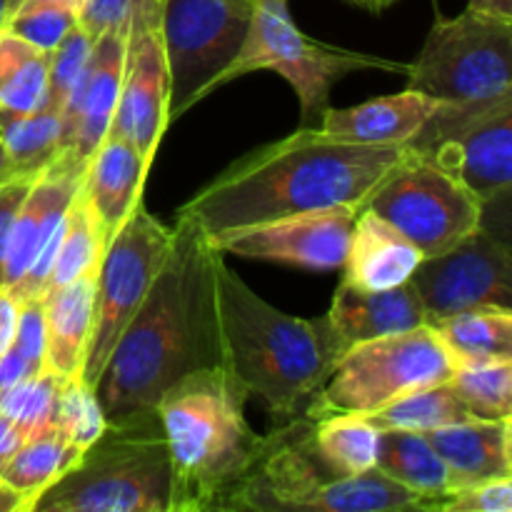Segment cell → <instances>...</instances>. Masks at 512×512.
Masks as SVG:
<instances>
[{
    "label": "cell",
    "mask_w": 512,
    "mask_h": 512,
    "mask_svg": "<svg viewBox=\"0 0 512 512\" xmlns=\"http://www.w3.org/2000/svg\"><path fill=\"white\" fill-rule=\"evenodd\" d=\"M218 255L208 233L180 213L168 258L95 383L105 418L153 413L180 378L223 365L215 305Z\"/></svg>",
    "instance_id": "6da1fadb"
},
{
    "label": "cell",
    "mask_w": 512,
    "mask_h": 512,
    "mask_svg": "<svg viewBox=\"0 0 512 512\" xmlns=\"http://www.w3.org/2000/svg\"><path fill=\"white\" fill-rule=\"evenodd\" d=\"M405 145L343 143L318 128L260 145L195 193L178 213L213 235L288 215L363 208Z\"/></svg>",
    "instance_id": "7a4b0ae2"
},
{
    "label": "cell",
    "mask_w": 512,
    "mask_h": 512,
    "mask_svg": "<svg viewBox=\"0 0 512 512\" xmlns=\"http://www.w3.org/2000/svg\"><path fill=\"white\" fill-rule=\"evenodd\" d=\"M223 365L278 425L300 418L345 353L328 315L293 318L260 298L225 255L215 260Z\"/></svg>",
    "instance_id": "3957f363"
},
{
    "label": "cell",
    "mask_w": 512,
    "mask_h": 512,
    "mask_svg": "<svg viewBox=\"0 0 512 512\" xmlns=\"http://www.w3.org/2000/svg\"><path fill=\"white\" fill-rule=\"evenodd\" d=\"M248 398L225 365L185 375L165 390L155 410L173 468L170 512L225 510L268 443L245 420Z\"/></svg>",
    "instance_id": "277c9868"
},
{
    "label": "cell",
    "mask_w": 512,
    "mask_h": 512,
    "mask_svg": "<svg viewBox=\"0 0 512 512\" xmlns=\"http://www.w3.org/2000/svg\"><path fill=\"white\" fill-rule=\"evenodd\" d=\"M173 468L158 410L108 420L103 435L30 512H170Z\"/></svg>",
    "instance_id": "5b68a950"
},
{
    "label": "cell",
    "mask_w": 512,
    "mask_h": 512,
    "mask_svg": "<svg viewBox=\"0 0 512 512\" xmlns=\"http://www.w3.org/2000/svg\"><path fill=\"white\" fill-rule=\"evenodd\" d=\"M313 420L305 415L278 425L225 510L255 512H395L420 510L423 500L380 470L360 475L330 473L310 448Z\"/></svg>",
    "instance_id": "8992f818"
},
{
    "label": "cell",
    "mask_w": 512,
    "mask_h": 512,
    "mask_svg": "<svg viewBox=\"0 0 512 512\" xmlns=\"http://www.w3.org/2000/svg\"><path fill=\"white\" fill-rule=\"evenodd\" d=\"M365 68L408 73V65L308 38L295 25L288 0H255L248 38L233 63L215 78L213 90L243 75L273 70L298 93L300 128H320V120L330 108V88L345 75Z\"/></svg>",
    "instance_id": "52a82bcc"
},
{
    "label": "cell",
    "mask_w": 512,
    "mask_h": 512,
    "mask_svg": "<svg viewBox=\"0 0 512 512\" xmlns=\"http://www.w3.org/2000/svg\"><path fill=\"white\" fill-rule=\"evenodd\" d=\"M455 360L440 343L433 325L365 340L340 355L338 365L313 395L305 418L325 415H370L410 393L448 383Z\"/></svg>",
    "instance_id": "ba28073f"
},
{
    "label": "cell",
    "mask_w": 512,
    "mask_h": 512,
    "mask_svg": "<svg viewBox=\"0 0 512 512\" xmlns=\"http://www.w3.org/2000/svg\"><path fill=\"white\" fill-rule=\"evenodd\" d=\"M410 88L438 103H493L512 95V18L465 8L430 28Z\"/></svg>",
    "instance_id": "9c48e42d"
},
{
    "label": "cell",
    "mask_w": 512,
    "mask_h": 512,
    "mask_svg": "<svg viewBox=\"0 0 512 512\" xmlns=\"http://www.w3.org/2000/svg\"><path fill=\"white\" fill-rule=\"evenodd\" d=\"M363 208L393 225L423 258L445 253L483 223V203L408 143Z\"/></svg>",
    "instance_id": "30bf717a"
},
{
    "label": "cell",
    "mask_w": 512,
    "mask_h": 512,
    "mask_svg": "<svg viewBox=\"0 0 512 512\" xmlns=\"http://www.w3.org/2000/svg\"><path fill=\"white\" fill-rule=\"evenodd\" d=\"M255 0H165L160 18L168 63V118L178 120L213 93L253 23Z\"/></svg>",
    "instance_id": "8fae6325"
},
{
    "label": "cell",
    "mask_w": 512,
    "mask_h": 512,
    "mask_svg": "<svg viewBox=\"0 0 512 512\" xmlns=\"http://www.w3.org/2000/svg\"><path fill=\"white\" fill-rule=\"evenodd\" d=\"M170 243L173 228L153 218V213L140 203L105 245L95 273L93 330L80 370V378L93 388L115 343L138 313L155 275L163 268Z\"/></svg>",
    "instance_id": "7c38bea8"
},
{
    "label": "cell",
    "mask_w": 512,
    "mask_h": 512,
    "mask_svg": "<svg viewBox=\"0 0 512 512\" xmlns=\"http://www.w3.org/2000/svg\"><path fill=\"white\" fill-rule=\"evenodd\" d=\"M408 145L483 205L510 195L512 95L493 103H438Z\"/></svg>",
    "instance_id": "4fadbf2b"
},
{
    "label": "cell",
    "mask_w": 512,
    "mask_h": 512,
    "mask_svg": "<svg viewBox=\"0 0 512 512\" xmlns=\"http://www.w3.org/2000/svg\"><path fill=\"white\" fill-rule=\"evenodd\" d=\"M430 325L478 308L512 310V253L498 230H478L445 253L423 258L410 275Z\"/></svg>",
    "instance_id": "5bb4252c"
},
{
    "label": "cell",
    "mask_w": 512,
    "mask_h": 512,
    "mask_svg": "<svg viewBox=\"0 0 512 512\" xmlns=\"http://www.w3.org/2000/svg\"><path fill=\"white\" fill-rule=\"evenodd\" d=\"M360 208H330L225 230L210 238L223 255L293 265L313 273L343 268Z\"/></svg>",
    "instance_id": "9a60e30c"
},
{
    "label": "cell",
    "mask_w": 512,
    "mask_h": 512,
    "mask_svg": "<svg viewBox=\"0 0 512 512\" xmlns=\"http://www.w3.org/2000/svg\"><path fill=\"white\" fill-rule=\"evenodd\" d=\"M168 123V63L160 30H148L128 38L123 88L110 130L130 140L153 165Z\"/></svg>",
    "instance_id": "2e32d148"
},
{
    "label": "cell",
    "mask_w": 512,
    "mask_h": 512,
    "mask_svg": "<svg viewBox=\"0 0 512 512\" xmlns=\"http://www.w3.org/2000/svg\"><path fill=\"white\" fill-rule=\"evenodd\" d=\"M128 38L118 33L98 35L88 65L63 108V150L88 163L113 125L123 88ZM60 150V153H63Z\"/></svg>",
    "instance_id": "e0dca14e"
},
{
    "label": "cell",
    "mask_w": 512,
    "mask_h": 512,
    "mask_svg": "<svg viewBox=\"0 0 512 512\" xmlns=\"http://www.w3.org/2000/svg\"><path fill=\"white\" fill-rule=\"evenodd\" d=\"M85 168H88L85 160L63 150L38 178L30 180V188L15 213L13 230H10L3 268L5 290L13 288L23 278L40 248L48 243L50 235L65 220L70 203L83 188Z\"/></svg>",
    "instance_id": "ac0fdd59"
},
{
    "label": "cell",
    "mask_w": 512,
    "mask_h": 512,
    "mask_svg": "<svg viewBox=\"0 0 512 512\" xmlns=\"http://www.w3.org/2000/svg\"><path fill=\"white\" fill-rule=\"evenodd\" d=\"M325 315L343 350L365 340L430 325L428 313L410 283L390 290H358L340 283Z\"/></svg>",
    "instance_id": "d6986e66"
},
{
    "label": "cell",
    "mask_w": 512,
    "mask_h": 512,
    "mask_svg": "<svg viewBox=\"0 0 512 512\" xmlns=\"http://www.w3.org/2000/svg\"><path fill=\"white\" fill-rule=\"evenodd\" d=\"M423 253L373 210H358L340 283L358 290H390L405 285Z\"/></svg>",
    "instance_id": "ffe728a7"
},
{
    "label": "cell",
    "mask_w": 512,
    "mask_h": 512,
    "mask_svg": "<svg viewBox=\"0 0 512 512\" xmlns=\"http://www.w3.org/2000/svg\"><path fill=\"white\" fill-rule=\"evenodd\" d=\"M148 170L150 163L138 153V148L113 130H108L98 150L90 155L83 193L88 195L108 240L143 203L140 193Z\"/></svg>",
    "instance_id": "44dd1931"
},
{
    "label": "cell",
    "mask_w": 512,
    "mask_h": 512,
    "mask_svg": "<svg viewBox=\"0 0 512 512\" xmlns=\"http://www.w3.org/2000/svg\"><path fill=\"white\" fill-rule=\"evenodd\" d=\"M435 105L438 100L408 88L353 108H328L318 130L343 143L405 145L418 135Z\"/></svg>",
    "instance_id": "7402d4cb"
},
{
    "label": "cell",
    "mask_w": 512,
    "mask_h": 512,
    "mask_svg": "<svg viewBox=\"0 0 512 512\" xmlns=\"http://www.w3.org/2000/svg\"><path fill=\"white\" fill-rule=\"evenodd\" d=\"M453 475V490L512 478V418L465 420L423 433Z\"/></svg>",
    "instance_id": "603a6c76"
},
{
    "label": "cell",
    "mask_w": 512,
    "mask_h": 512,
    "mask_svg": "<svg viewBox=\"0 0 512 512\" xmlns=\"http://www.w3.org/2000/svg\"><path fill=\"white\" fill-rule=\"evenodd\" d=\"M45 370L60 380L80 378L93 330L95 275L43 293Z\"/></svg>",
    "instance_id": "cb8c5ba5"
},
{
    "label": "cell",
    "mask_w": 512,
    "mask_h": 512,
    "mask_svg": "<svg viewBox=\"0 0 512 512\" xmlns=\"http://www.w3.org/2000/svg\"><path fill=\"white\" fill-rule=\"evenodd\" d=\"M375 470L388 475L403 488L413 490L423 500L420 505L423 512H430L435 500L453 490V475H450L448 465L423 433L380 430Z\"/></svg>",
    "instance_id": "d4e9b609"
},
{
    "label": "cell",
    "mask_w": 512,
    "mask_h": 512,
    "mask_svg": "<svg viewBox=\"0 0 512 512\" xmlns=\"http://www.w3.org/2000/svg\"><path fill=\"white\" fill-rule=\"evenodd\" d=\"M455 365L512 360V310L478 308L433 323Z\"/></svg>",
    "instance_id": "484cf974"
},
{
    "label": "cell",
    "mask_w": 512,
    "mask_h": 512,
    "mask_svg": "<svg viewBox=\"0 0 512 512\" xmlns=\"http://www.w3.org/2000/svg\"><path fill=\"white\" fill-rule=\"evenodd\" d=\"M378 445L380 428H375L365 415H325L313 420L310 428V448L320 463L338 478L373 470L378 460Z\"/></svg>",
    "instance_id": "4316f807"
},
{
    "label": "cell",
    "mask_w": 512,
    "mask_h": 512,
    "mask_svg": "<svg viewBox=\"0 0 512 512\" xmlns=\"http://www.w3.org/2000/svg\"><path fill=\"white\" fill-rule=\"evenodd\" d=\"M63 118L50 105L33 113L0 110V140L8 150L15 178H38L63 150Z\"/></svg>",
    "instance_id": "83f0119b"
},
{
    "label": "cell",
    "mask_w": 512,
    "mask_h": 512,
    "mask_svg": "<svg viewBox=\"0 0 512 512\" xmlns=\"http://www.w3.org/2000/svg\"><path fill=\"white\" fill-rule=\"evenodd\" d=\"M80 455L83 450L70 445L58 430L50 428L43 435H35L20 445L18 453L0 470V480L23 495L25 508L30 512L40 493L48 490L55 480L63 478L78 463Z\"/></svg>",
    "instance_id": "f1b7e54d"
},
{
    "label": "cell",
    "mask_w": 512,
    "mask_h": 512,
    "mask_svg": "<svg viewBox=\"0 0 512 512\" xmlns=\"http://www.w3.org/2000/svg\"><path fill=\"white\" fill-rule=\"evenodd\" d=\"M48 105V53L0 25V110L33 113Z\"/></svg>",
    "instance_id": "f546056e"
},
{
    "label": "cell",
    "mask_w": 512,
    "mask_h": 512,
    "mask_svg": "<svg viewBox=\"0 0 512 512\" xmlns=\"http://www.w3.org/2000/svg\"><path fill=\"white\" fill-rule=\"evenodd\" d=\"M105 245H108V238L103 233V225H100L88 195L80 188V193L75 195L68 213H65L63 235H60L53 270H50L48 288H60V285L98 273Z\"/></svg>",
    "instance_id": "4dcf8cb0"
},
{
    "label": "cell",
    "mask_w": 512,
    "mask_h": 512,
    "mask_svg": "<svg viewBox=\"0 0 512 512\" xmlns=\"http://www.w3.org/2000/svg\"><path fill=\"white\" fill-rule=\"evenodd\" d=\"M365 418L380 430H410V433H430V430L475 420L468 405L453 390L450 380L405 395Z\"/></svg>",
    "instance_id": "1f68e13d"
},
{
    "label": "cell",
    "mask_w": 512,
    "mask_h": 512,
    "mask_svg": "<svg viewBox=\"0 0 512 512\" xmlns=\"http://www.w3.org/2000/svg\"><path fill=\"white\" fill-rule=\"evenodd\" d=\"M450 385L475 420L512 418V360L458 365Z\"/></svg>",
    "instance_id": "d6a6232c"
},
{
    "label": "cell",
    "mask_w": 512,
    "mask_h": 512,
    "mask_svg": "<svg viewBox=\"0 0 512 512\" xmlns=\"http://www.w3.org/2000/svg\"><path fill=\"white\" fill-rule=\"evenodd\" d=\"M65 380L43 370L35 378L0 393V415L13 420L25 440L43 435L53 428L55 408H58V395Z\"/></svg>",
    "instance_id": "836d02e7"
},
{
    "label": "cell",
    "mask_w": 512,
    "mask_h": 512,
    "mask_svg": "<svg viewBox=\"0 0 512 512\" xmlns=\"http://www.w3.org/2000/svg\"><path fill=\"white\" fill-rule=\"evenodd\" d=\"M165 0H78V25L98 38L118 33L125 38L160 30Z\"/></svg>",
    "instance_id": "e575fe53"
},
{
    "label": "cell",
    "mask_w": 512,
    "mask_h": 512,
    "mask_svg": "<svg viewBox=\"0 0 512 512\" xmlns=\"http://www.w3.org/2000/svg\"><path fill=\"white\" fill-rule=\"evenodd\" d=\"M3 28L43 53H53L78 25V8L65 0H23L3 18Z\"/></svg>",
    "instance_id": "d590c367"
},
{
    "label": "cell",
    "mask_w": 512,
    "mask_h": 512,
    "mask_svg": "<svg viewBox=\"0 0 512 512\" xmlns=\"http://www.w3.org/2000/svg\"><path fill=\"white\" fill-rule=\"evenodd\" d=\"M105 425H108V418H105L93 385L85 383L83 378L65 380L58 395L53 428L70 445L85 453L103 435Z\"/></svg>",
    "instance_id": "8d00e7d4"
},
{
    "label": "cell",
    "mask_w": 512,
    "mask_h": 512,
    "mask_svg": "<svg viewBox=\"0 0 512 512\" xmlns=\"http://www.w3.org/2000/svg\"><path fill=\"white\" fill-rule=\"evenodd\" d=\"M95 38H90L80 25H75L68 35L58 43L53 53H48V105L63 115L70 93L78 85L90 53H93Z\"/></svg>",
    "instance_id": "74e56055"
},
{
    "label": "cell",
    "mask_w": 512,
    "mask_h": 512,
    "mask_svg": "<svg viewBox=\"0 0 512 512\" xmlns=\"http://www.w3.org/2000/svg\"><path fill=\"white\" fill-rule=\"evenodd\" d=\"M430 512H512V478L483 480L450 490Z\"/></svg>",
    "instance_id": "f35d334b"
},
{
    "label": "cell",
    "mask_w": 512,
    "mask_h": 512,
    "mask_svg": "<svg viewBox=\"0 0 512 512\" xmlns=\"http://www.w3.org/2000/svg\"><path fill=\"white\" fill-rule=\"evenodd\" d=\"M10 348L18 350L33 368L45 370V320L43 300L30 298L20 303L18 325Z\"/></svg>",
    "instance_id": "ab89813d"
},
{
    "label": "cell",
    "mask_w": 512,
    "mask_h": 512,
    "mask_svg": "<svg viewBox=\"0 0 512 512\" xmlns=\"http://www.w3.org/2000/svg\"><path fill=\"white\" fill-rule=\"evenodd\" d=\"M28 188H30L28 178H15L10 180V183L0 185V288H3V268H5V253H8V243H10V230H13L15 213H18Z\"/></svg>",
    "instance_id": "60d3db41"
},
{
    "label": "cell",
    "mask_w": 512,
    "mask_h": 512,
    "mask_svg": "<svg viewBox=\"0 0 512 512\" xmlns=\"http://www.w3.org/2000/svg\"><path fill=\"white\" fill-rule=\"evenodd\" d=\"M40 373H43V370L33 368V365H30L18 350L8 348L3 355H0V393L13 388V385L25 383V380L35 378V375Z\"/></svg>",
    "instance_id": "b9f144b4"
},
{
    "label": "cell",
    "mask_w": 512,
    "mask_h": 512,
    "mask_svg": "<svg viewBox=\"0 0 512 512\" xmlns=\"http://www.w3.org/2000/svg\"><path fill=\"white\" fill-rule=\"evenodd\" d=\"M18 313L20 303L8 293L5 288H0V355L10 348L15 335V325H18Z\"/></svg>",
    "instance_id": "7bdbcfd3"
},
{
    "label": "cell",
    "mask_w": 512,
    "mask_h": 512,
    "mask_svg": "<svg viewBox=\"0 0 512 512\" xmlns=\"http://www.w3.org/2000/svg\"><path fill=\"white\" fill-rule=\"evenodd\" d=\"M23 443L25 438L18 430V425H15L13 420L5 418V415H0V470L8 465V460L18 453Z\"/></svg>",
    "instance_id": "ee69618b"
},
{
    "label": "cell",
    "mask_w": 512,
    "mask_h": 512,
    "mask_svg": "<svg viewBox=\"0 0 512 512\" xmlns=\"http://www.w3.org/2000/svg\"><path fill=\"white\" fill-rule=\"evenodd\" d=\"M0 512H28L23 495L5 483L0 485Z\"/></svg>",
    "instance_id": "f6af8a7d"
},
{
    "label": "cell",
    "mask_w": 512,
    "mask_h": 512,
    "mask_svg": "<svg viewBox=\"0 0 512 512\" xmlns=\"http://www.w3.org/2000/svg\"><path fill=\"white\" fill-rule=\"evenodd\" d=\"M468 8L483 10V13L512 18V0H468Z\"/></svg>",
    "instance_id": "bcb514c9"
},
{
    "label": "cell",
    "mask_w": 512,
    "mask_h": 512,
    "mask_svg": "<svg viewBox=\"0 0 512 512\" xmlns=\"http://www.w3.org/2000/svg\"><path fill=\"white\" fill-rule=\"evenodd\" d=\"M10 180H15V170L13 165H10L8 150H5L3 140H0V185L10 183Z\"/></svg>",
    "instance_id": "7dc6e473"
},
{
    "label": "cell",
    "mask_w": 512,
    "mask_h": 512,
    "mask_svg": "<svg viewBox=\"0 0 512 512\" xmlns=\"http://www.w3.org/2000/svg\"><path fill=\"white\" fill-rule=\"evenodd\" d=\"M350 3L360 5V8L370 10V13H380V10L390 8V5L398 3V0H350Z\"/></svg>",
    "instance_id": "c3c4849f"
},
{
    "label": "cell",
    "mask_w": 512,
    "mask_h": 512,
    "mask_svg": "<svg viewBox=\"0 0 512 512\" xmlns=\"http://www.w3.org/2000/svg\"><path fill=\"white\" fill-rule=\"evenodd\" d=\"M20 3H23V0H10V3H8V13L15 8V5H20ZM65 3H73L75 8H78V0H65ZM8 13H5V15H8Z\"/></svg>",
    "instance_id": "681fc988"
},
{
    "label": "cell",
    "mask_w": 512,
    "mask_h": 512,
    "mask_svg": "<svg viewBox=\"0 0 512 512\" xmlns=\"http://www.w3.org/2000/svg\"><path fill=\"white\" fill-rule=\"evenodd\" d=\"M8 3H10V0H0V23H3L5 13H8Z\"/></svg>",
    "instance_id": "f907efd6"
},
{
    "label": "cell",
    "mask_w": 512,
    "mask_h": 512,
    "mask_svg": "<svg viewBox=\"0 0 512 512\" xmlns=\"http://www.w3.org/2000/svg\"><path fill=\"white\" fill-rule=\"evenodd\" d=\"M0 485H3V480H0Z\"/></svg>",
    "instance_id": "816d5d0a"
}]
</instances>
